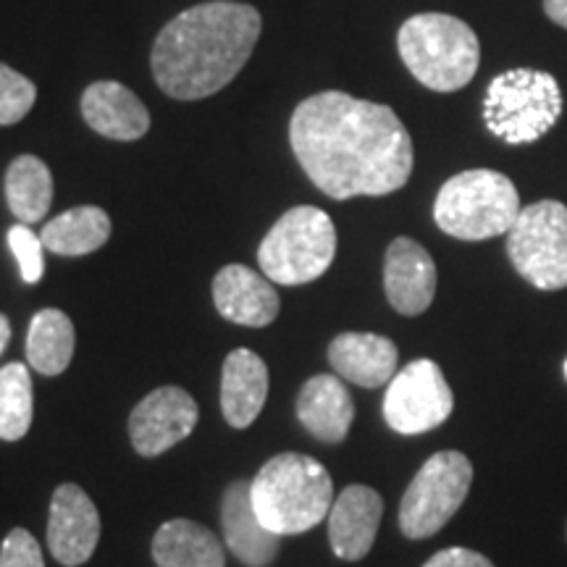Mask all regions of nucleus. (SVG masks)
<instances>
[{
	"label": "nucleus",
	"mask_w": 567,
	"mask_h": 567,
	"mask_svg": "<svg viewBox=\"0 0 567 567\" xmlns=\"http://www.w3.org/2000/svg\"><path fill=\"white\" fill-rule=\"evenodd\" d=\"M76 334L66 313L45 308L34 313L27 334V360L42 375H59L69 368Z\"/></svg>",
	"instance_id": "nucleus-24"
},
{
	"label": "nucleus",
	"mask_w": 567,
	"mask_h": 567,
	"mask_svg": "<svg viewBox=\"0 0 567 567\" xmlns=\"http://www.w3.org/2000/svg\"><path fill=\"white\" fill-rule=\"evenodd\" d=\"M289 142L302 172L334 200L384 197L413 174V140L389 105L318 92L297 105Z\"/></svg>",
	"instance_id": "nucleus-1"
},
{
	"label": "nucleus",
	"mask_w": 567,
	"mask_h": 567,
	"mask_svg": "<svg viewBox=\"0 0 567 567\" xmlns=\"http://www.w3.org/2000/svg\"><path fill=\"white\" fill-rule=\"evenodd\" d=\"M423 567H494L492 559L467 547H450L436 551Z\"/></svg>",
	"instance_id": "nucleus-29"
},
{
	"label": "nucleus",
	"mask_w": 567,
	"mask_h": 567,
	"mask_svg": "<svg viewBox=\"0 0 567 567\" xmlns=\"http://www.w3.org/2000/svg\"><path fill=\"white\" fill-rule=\"evenodd\" d=\"M268 400V365L252 350H234L224 360L221 410L234 429H247L258 421Z\"/></svg>",
	"instance_id": "nucleus-20"
},
{
	"label": "nucleus",
	"mask_w": 567,
	"mask_h": 567,
	"mask_svg": "<svg viewBox=\"0 0 567 567\" xmlns=\"http://www.w3.org/2000/svg\"><path fill=\"white\" fill-rule=\"evenodd\" d=\"M9 247L19 264V274L24 284H38L45 271V245L27 224H17L9 229Z\"/></svg>",
	"instance_id": "nucleus-27"
},
{
	"label": "nucleus",
	"mask_w": 567,
	"mask_h": 567,
	"mask_svg": "<svg viewBox=\"0 0 567 567\" xmlns=\"http://www.w3.org/2000/svg\"><path fill=\"white\" fill-rule=\"evenodd\" d=\"M563 116V90L547 71L509 69L494 76L484 97L486 130L507 145H530Z\"/></svg>",
	"instance_id": "nucleus-6"
},
{
	"label": "nucleus",
	"mask_w": 567,
	"mask_h": 567,
	"mask_svg": "<svg viewBox=\"0 0 567 567\" xmlns=\"http://www.w3.org/2000/svg\"><path fill=\"white\" fill-rule=\"evenodd\" d=\"M40 239L45 250L55 255H66V258L90 255L101 250L111 239V218L103 208L80 205V208H71L48 221Z\"/></svg>",
	"instance_id": "nucleus-22"
},
{
	"label": "nucleus",
	"mask_w": 567,
	"mask_h": 567,
	"mask_svg": "<svg viewBox=\"0 0 567 567\" xmlns=\"http://www.w3.org/2000/svg\"><path fill=\"white\" fill-rule=\"evenodd\" d=\"M337 255V229L316 205L287 210L260 243L258 264L274 284L300 287L329 271Z\"/></svg>",
	"instance_id": "nucleus-7"
},
{
	"label": "nucleus",
	"mask_w": 567,
	"mask_h": 567,
	"mask_svg": "<svg viewBox=\"0 0 567 567\" xmlns=\"http://www.w3.org/2000/svg\"><path fill=\"white\" fill-rule=\"evenodd\" d=\"M563 373H565V381H567V358H565V363H563Z\"/></svg>",
	"instance_id": "nucleus-32"
},
{
	"label": "nucleus",
	"mask_w": 567,
	"mask_h": 567,
	"mask_svg": "<svg viewBox=\"0 0 567 567\" xmlns=\"http://www.w3.org/2000/svg\"><path fill=\"white\" fill-rule=\"evenodd\" d=\"M260 11L234 0H210L163 27L151 66L158 87L176 101H200L224 90L258 45Z\"/></svg>",
	"instance_id": "nucleus-2"
},
{
	"label": "nucleus",
	"mask_w": 567,
	"mask_h": 567,
	"mask_svg": "<svg viewBox=\"0 0 567 567\" xmlns=\"http://www.w3.org/2000/svg\"><path fill=\"white\" fill-rule=\"evenodd\" d=\"M224 538L231 555L247 567H268L279 555L281 536L260 523L252 507L250 481H234L221 502Z\"/></svg>",
	"instance_id": "nucleus-16"
},
{
	"label": "nucleus",
	"mask_w": 567,
	"mask_h": 567,
	"mask_svg": "<svg viewBox=\"0 0 567 567\" xmlns=\"http://www.w3.org/2000/svg\"><path fill=\"white\" fill-rule=\"evenodd\" d=\"M0 567H45L40 544L24 528H13L0 547Z\"/></svg>",
	"instance_id": "nucleus-28"
},
{
	"label": "nucleus",
	"mask_w": 567,
	"mask_h": 567,
	"mask_svg": "<svg viewBox=\"0 0 567 567\" xmlns=\"http://www.w3.org/2000/svg\"><path fill=\"white\" fill-rule=\"evenodd\" d=\"M509 264L530 287L555 292L567 287V208L538 200L520 210L507 234Z\"/></svg>",
	"instance_id": "nucleus-9"
},
{
	"label": "nucleus",
	"mask_w": 567,
	"mask_h": 567,
	"mask_svg": "<svg viewBox=\"0 0 567 567\" xmlns=\"http://www.w3.org/2000/svg\"><path fill=\"white\" fill-rule=\"evenodd\" d=\"M153 559L158 567H226L224 547L216 534L184 517L163 523L155 530Z\"/></svg>",
	"instance_id": "nucleus-21"
},
{
	"label": "nucleus",
	"mask_w": 567,
	"mask_h": 567,
	"mask_svg": "<svg viewBox=\"0 0 567 567\" xmlns=\"http://www.w3.org/2000/svg\"><path fill=\"white\" fill-rule=\"evenodd\" d=\"M197 417H200V410H197L195 396L184 392L182 386L155 389L132 410V446L142 457H158L193 434Z\"/></svg>",
	"instance_id": "nucleus-11"
},
{
	"label": "nucleus",
	"mask_w": 567,
	"mask_h": 567,
	"mask_svg": "<svg viewBox=\"0 0 567 567\" xmlns=\"http://www.w3.org/2000/svg\"><path fill=\"white\" fill-rule=\"evenodd\" d=\"M34 413L32 375L24 363L0 368V439L19 442L30 431Z\"/></svg>",
	"instance_id": "nucleus-25"
},
{
	"label": "nucleus",
	"mask_w": 567,
	"mask_h": 567,
	"mask_svg": "<svg viewBox=\"0 0 567 567\" xmlns=\"http://www.w3.org/2000/svg\"><path fill=\"white\" fill-rule=\"evenodd\" d=\"M252 507L276 536H297L329 517L334 481L318 460L300 452H281L250 481Z\"/></svg>",
	"instance_id": "nucleus-3"
},
{
	"label": "nucleus",
	"mask_w": 567,
	"mask_h": 567,
	"mask_svg": "<svg viewBox=\"0 0 567 567\" xmlns=\"http://www.w3.org/2000/svg\"><path fill=\"white\" fill-rule=\"evenodd\" d=\"M82 116L90 130L118 142H134L151 130L145 103L118 82H92L82 95Z\"/></svg>",
	"instance_id": "nucleus-19"
},
{
	"label": "nucleus",
	"mask_w": 567,
	"mask_h": 567,
	"mask_svg": "<svg viewBox=\"0 0 567 567\" xmlns=\"http://www.w3.org/2000/svg\"><path fill=\"white\" fill-rule=\"evenodd\" d=\"M520 210V195L509 176L492 168H471L439 189L434 221L450 237L481 243L509 234Z\"/></svg>",
	"instance_id": "nucleus-5"
},
{
	"label": "nucleus",
	"mask_w": 567,
	"mask_h": 567,
	"mask_svg": "<svg viewBox=\"0 0 567 567\" xmlns=\"http://www.w3.org/2000/svg\"><path fill=\"white\" fill-rule=\"evenodd\" d=\"M455 410V394L444 371L434 360L421 358L408 363L386 384L384 417L389 429L402 436L429 434Z\"/></svg>",
	"instance_id": "nucleus-10"
},
{
	"label": "nucleus",
	"mask_w": 567,
	"mask_h": 567,
	"mask_svg": "<svg viewBox=\"0 0 567 567\" xmlns=\"http://www.w3.org/2000/svg\"><path fill=\"white\" fill-rule=\"evenodd\" d=\"M213 302L226 321L264 329L279 316L281 300L268 276L247 266H226L213 279Z\"/></svg>",
	"instance_id": "nucleus-15"
},
{
	"label": "nucleus",
	"mask_w": 567,
	"mask_h": 567,
	"mask_svg": "<svg viewBox=\"0 0 567 567\" xmlns=\"http://www.w3.org/2000/svg\"><path fill=\"white\" fill-rule=\"evenodd\" d=\"M9 342H11V323H9V318L0 313V354H3Z\"/></svg>",
	"instance_id": "nucleus-31"
},
{
	"label": "nucleus",
	"mask_w": 567,
	"mask_h": 567,
	"mask_svg": "<svg viewBox=\"0 0 567 567\" xmlns=\"http://www.w3.org/2000/svg\"><path fill=\"white\" fill-rule=\"evenodd\" d=\"M381 517H384V496L363 484L347 486L329 513V542L334 555L344 563L363 559L375 544Z\"/></svg>",
	"instance_id": "nucleus-14"
},
{
	"label": "nucleus",
	"mask_w": 567,
	"mask_h": 567,
	"mask_svg": "<svg viewBox=\"0 0 567 567\" xmlns=\"http://www.w3.org/2000/svg\"><path fill=\"white\" fill-rule=\"evenodd\" d=\"M402 61L423 87L455 92L473 82L481 42L463 19L450 13H417L396 34Z\"/></svg>",
	"instance_id": "nucleus-4"
},
{
	"label": "nucleus",
	"mask_w": 567,
	"mask_h": 567,
	"mask_svg": "<svg viewBox=\"0 0 567 567\" xmlns=\"http://www.w3.org/2000/svg\"><path fill=\"white\" fill-rule=\"evenodd\" d=\"M544 11L555 24L567 30V0H544Z\"/></svg>",
	"instance_id": "nucleus-30"
},
{
	"label": "nucleus",
	"mask_w": 567,
	"mask_h": 567,
	"mask_svg": "<svg viewBox=\"0 0 567 567\" xmlns=\"http://www.w3.org/2000/svg\"><path fill=\"white\" fill-rule=\"evenodd\" d=\"M386 300L396 313L421 316L436 297V264L423 245L396 237L384 258Z\"/></svg>",
	"instance_id": "nucleus-13"
},
{
	"label": "nucleus",
	"mask_w": 567,
	"mask_h": 567,
	"mask_svg": "<svg viewBox=\"0 0 567 567\" xmlns=\"http://www.w3.org/2000/svg\"><path fill=\"white\" fill-rule=\"evenodd\" d=\"M101 542V513L87 492L76 484H61L51 499L48 549L66 567L87 563Z\"/></svg>",
	"instance_id": "nucleus-12"
},
{
	"label": "nucleus",
	"mask_w": 567,
	"mask_h": 567,
	"mask_svg": "<svg viewBox=\"0 0 567 567\" xmlns=\"http://www.w3.org/2000/svg\"><path fill=\"white\" fill-rule=\"evenodd\" d=\"M38 101V87L34 82L19 74L17 69L0 63V126L19 124Z\"/></svg>",
	"instance_id": "nucleus-26"
},
{
	"label": "nucleus",
	"mask_w": 567,
	"mask_h": 567,
	"mask_svg": "<svg viewBox=\"0 0 567 567\" xmlns=\"http://www.w3.org/2000/svg\"><path fill=\"white\" fill-rule=\"evenodd\" d=\"M297 417H300L302 429L318 442H344L354 421L350 389L344 386L339 375H313V379L305 381L300 394H297Z\"/></svg>",
	"instance_id": "nucleus-17"
},
{
	"label": "nucleus",
	"mask_w": 567,
	"mask_h": 567,
	"mask_svg": "<svg viewBox=\"0 0 567 567\" xmlns=\"http://www.w3.org/2000/svg\"><path fill=\"white\" fill-rule=\"evenodd\" d=\"M6 200L19 224H38L53 203V176L38 155H19L6 172Z\"/></svg>",
	"instance_id": "nucleus-23"
},
{
	"label": "nucleus",
	"mask_w": 567,
	"mask_h": 567,
	"mask_svg": "<svg viewBox=\"0 0 567 567\" xmlns=\"http://www.w3.org/2000/svg\"><path fill=\"white\" fill-rule=\"evenodd\" d=\"M396 344L381 334L344 331L329 344V363L337 375L363 389L389 384L396 373Z\"/></svg>",
	"instance_id": "nucleus-18"
},
{
	"label": "nucleus",
	"mask_w": 567,
	"mask_h": 567,
	"mask_svg": "<svg viewBox=\"0 0 567 567\" xmlns=\"http://www.w3.org/2000/svg\"><path fill=\"white\" fill-rule=\"evenodd\" d=\"M473 484V463L457 450L436 452L410 481L400 502V530L413 542L439 534L463 507Z\"/></svg>",
	"instance_id": "nucleus-8"
}]
</instances>
